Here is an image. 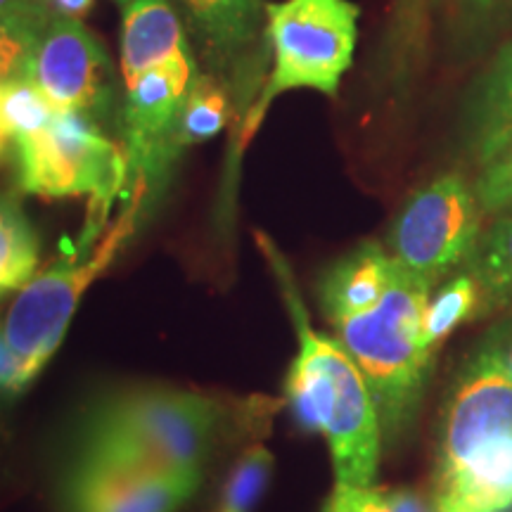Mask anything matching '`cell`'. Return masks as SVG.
Segmentation results:
<instances>
[{
  "label": "cell",
  "instance_id": "cell-30",
  "mask_svg": "<svg viewBox=\"0 0 512 512\" xmlns=\"http://www.w3.org/2000/svg\"><path fill=\"white\" fill-rule=\"evenodd\" d=\"M434 512H484V510H475V508H467V505H458V503L434 501Z\"/></svg>",
  "mask_w": 512,
  "mask_h": 512
},
{
  "label": "cell",
  "instance_id": "cell-20",
  "mask_svg": "<svg viewBox=\"0 0 512 512\" xmlns=\"http://www.w3.org/2000/svg\"><path fill=\"white\" fill-rule=\"evenodd\" d=\"M273 475V453L254 444L238 458L223 486L219 512H254Z\"/></svg>",
  "mask_w": 512,
  "mask_h": 512
},
{
  "label": "cell",
  "instance_id": "cell-11",
  "mask_svg": "<svg viewBox=\"0 0 512 512\" xmlns=\"http://www.w3.org/2000/svg\"><path fill=\"white\" fill-rule=\"evenodd\" d=\"M112 64L81 19L53 17L38 34L27 79L57 112L88 114L105 100Z\"/></svg>",
  "mask_w": 512,
  "mask_h": 512
},
{
  "label": "cell",
  "instance_id": "cell-27",
  "mask_svg": "<svg viewBox=\"0 0 512 512\" xmlns=\"http://www.w3.org/2000/svg\"><path fill=\"white\" fill-rule=\"evenodd\" d=\"M512 0H458L460 15H463L465 22H486V19L496 17L498 12L508 10Z\"/></svg>",
  "mask_w": 512,
  "mask_h": 512
},
{
  "label": "cell",
  "instance_id": "cell-31",
  "mask_svg": "<svg viewBox=\"0 0 512 512\" xmlns=\"http://www.w3.org/2000/svg\"><path fill=\"white\" fill-rule=\"evenodd\" d=\"M10 140H12V136L8 131V124H5V119H3V107H0V159H3L5 150H8Z\"/></svg>",
  "mask_w": 512,
  "mask_h": 512
},
{
  "label": "cell",
  "instance_id": "cell-12",
  "mask_svg": "<svg viewBox=\"0 0 512 512\" xmlns=\"http://www.w3.org/2000/svg\"><path fill=\"white\" fill-rule=\"evenodd\" d=\"M467 145L482 169L512 147V41L498 50L472 91Z\"/></svg>",
  "mask_w": 512,
  "mask_h": 512
},
{
  "label": "cell",
  "instance_id": "cell-19",
  "mask_svg": "<svg viewBox=\"0 0 512 512\" xmlns=\"http://www.w3.org/2000/svg\"><path fill=\"white\" fill-rule=\"evenodd\" d=\"M479 306H484V302L475 275L465 273L446 283L434 297H430V304H427L425 325H422L425 347L432 354H437L444 339L475 316Z\"/></svg>",
  "mask_w": 512,
  "mask_h": 512
},
{
  "label": "cell",
  "instance_id": "cell-24",
  "mask_svg": "<svg viewBox=\"0 0 512 512\" xmlns=\"http://www.w3.org/2000/svg\"><path fill=\"white\" fill-rule=\"evenodd\" d=\"M475 192L484 214H503L512 209V147L484 166Z\"/></svg>",
  "mask_w": 512,
  "mask_h": 512
},
{
  "label": "cell",
  "instance_id": "cell-9",
  "mask_svg": "<svg viewBox=\"0 0 512 512\" xmlns=\"http://www.w3.org/2000/svg\"><path fill=\"white\" fill-rule=\"evenodd\" d=\"M195 57L178 53L126 83V169L128 188L150 192L169 169V140L183 100L195 81ZM126 190V192H131Z\"/></svg>",
  "mask_w": 512,
  "mask_h": 512
},
{
  "label": "cell",
  "instance_id": "cell-22",
  "mask_svg": "<svg viewBox=\"0 0 512 512\" xmlns=\"http://www.w3.org/2000/svg\"><path fill=\"white\" fill-rule=\"evenodd\" d=\"M0 107L12 140L46 128L57 112L29 79L0 86Z\"/></svg>",
  "mask_w": 512,
  "mask_h": 512
},
{
  "label": "cell",
  "instance_id": "cell-26",
  "mask_svg": "<svg viewBox=\"0 0 512 512\" xmlns=\"http://www.w3.org/2000/svg\"><path fill=\"white\" fill-rule=\"evenodd\" d=\"M27 387L29 380L24 377V370L19 366L15 351L10 349L8 339L3 335V328H0V389L17 394Z\"/></svg>",
  "mask_w": 512,
  "mask_h": 512
},
{
  "label": "cell",
  "instance_id": "cell-5",
  "mask_svg": "<svg viewBox=\"0 0 512 512\" xmlns=\"http://www.w3.org/2000/svg\"><path fill=\"white\" fill-rule=\"evenodd\" d=\"M145 197L147 190L136 185L128 195V207L112 223L98 247L83 256H64L60 261H53L43 271H36L34 278L17 290L15 302L0 328L29 384L60 349L83 294L93 285V280H98L110 268L128 238L136 233L140 214L145 209Z\"/></svg>",
  "mask_w": 512,
  "mask_h": 512
},
{
  "label": "cell",
  "instance_id": "cell-21",
  "mask_svg": "<svg viewBox=\"0 0 512 512\" xmlns=\"http://www.w3.org/2000/svg\"><path fill=\"white\" fill-rule=\"evenodd\" d=\"M323 512H425V503L411 489L335 484Z\"/></svg>",
  "mask_w": 512,
  "mask_h": 512
},
{
  "label": "cell",
  "instance_id": "cell-18",
  "mask_svg": "<svg viewBox=\"0 0 512 512\" xmlns=\"http://www.w3.org/2000/svg\"><path fill=\"white\" fill-rule=\"evenodd\" d=\"M470 273L477 278L486 309L512 304V211L479 240Z\"/></svg>",
  "mask_w": 512,
  "mask_h": 512
},
{
  "label": "cell",
  "instance_id": "cell-25",
  "mask_svg": "<svg viewBox=\"0 0 512 512\" xmlns=\"http://www.w3.org/2000/svg\"><path fill=\"white\" fill-rule=\"evenodd\" d=\"M0 17H8L41 34L55 12L50 8V0H0Z\"/></svg>",
  "mask_w": 512,
  "mask_h": 512
},
{
  "label": "cell",
  "instance_id": "cell-4",
  "mask_svg": "<svg viewBox=\"0 0 512 512\" xmlns=\"http://www.w3.org/2000/svg\"><path fill=\"white\" fill-rule=\"evenodd\" d=\"M221 425V403L209 396L176 387H136L93 406L83 420L81 451L202 477Z\"/></svg>",
  "mask_w": 512,
  "mask_h": 512
},
{
  "label": "cell",
  "instance_id": "cell-29",
  "mask_svg": "<svg viewBox=\"0 0 512 512\" xmlns=\"http://www.w3.org/2000/svg\"><path fill=\"white\" fill-rule=\"evenodd\" d=\"M95 0H50V8H53L55 17H69V19H81L93 10Z\"/></svg>",
  "mask_w": 512,
  "mask_h": 512
},
{
  "label": "cell",
  "instance_id": "cell-32",
  "mask_svg": "<svg viewBox=\"0 0 512 512\" xmlns=\"http://www.w3.org/2000/svg\"><path fill=\"white\" fill-rule=\"evenodd\" d=\"M117 3H119V5H124V8H126V5L131 3V0H117Z\"/></svg>",
  "mask_w": 512,
  "mask_h": 512
},
{
  "label": "cell",
  "instance_id": "cell-23",
  "mask_svg": "<svg viewBox=\"0 0 512 512\" xmlns=\"http://www.w3.org/2000/svg\"><path fill=\"white\" fill-rule=\"evenodd\" d=\"M38 31L0 17V86L27 79Z\"/></svg>",
  "mask_w": 512,
  "mask_h": 512
},
{
  "label": "cell",
  "instance_id": "cell-8",
  "mask_svg": "<svg viewBox=\"0 0 512 512\" xmlns=\"http://www.w3.org/2000/svg\"><path fill=\"white\" fill-rule=\"evenodd\" d=\"M477 192L460 174H446L403 204L389 230V254L434 285L472 259L482 240Z\"/></svg>",
  "mask_w": 512,
  "mask_h": 512
},
{
  "label": "cell",
  "instance_id": "cell-10",
  "mask_svg": "<svg viewBox=\"0 0 512 512\" xmlns=\"http://www.w3.org/2000/svg\"><path fill=\"white\" fill-rule=\"evenodd\" d=\"M202 477L81 451L64 484L69 512H178Z\"/></svg>",
  "mask_w": 512,
  "mask_h": 512
},
{
  "label": "cell",
  "instance_id": "cell-2",
  "mask_svg": "<svg viewBox=\"0 0 512 512\" xmlns=\"http://www.w3.org/2000/svg\"><path fill=\"white\" fill-rule=\"evenodd\" d=\"M510 349L486 337L460 366L441 415L434 501L484 512L512 508Z\"/></svg>",
  "mask_w": 512,
  "mask_h": 512
},
{
  "label": "cell",
  "instance_id": "cell-15",
  "mask_svg": "<svg viewBox=\"0 0 512 512\" xmlns=\"http://www.w3.org/2000/svg\"><path fill=\"white\" fill-rule=\"evenodd\" d=\"M211 60H235L252 48L266 17L264 0H176Z\"/></svg>",
  "mask_w": 512,
  "mask_h": 512
},
{
  "label": "cell",
  "instance_id": "cell-17",
  "mask_svg": "<svg viewBox=\"0 0 512 512\" xmlns=\"http://www.w3.org/2000/svg\"><path fill=\"white\" fill-rule=\"evenodd\" d=\"M38 271V238L15 197H0V294L19 290Z\"/></svg>",
  "mask_w": 512,
  "mask_h": 512
},
{
  "label": "cell",
  "instance_id": "cell-14",
  "mask_svg": "<svg viewBox=\"0 0 512 512\" xmlns=\"http://www.w3.org/2000/svg\"><path fill=\"white\" fill-rule=\"evenodd\" d=\"M190 50L181 19L171 0H131L121 24V74L136 81L178 53Z\"/></svg>",
  "mask_w": 512,
  "mask_h": 512
},
{
  "label": "cell",
  "instance_id": "cell-13",
  "mask_svg": "<svg viewBox=\"0 0 512 512\" xmlns=\"http://www.w3.org/2000/svg\"><path fill=\"white\" fill-rule=\"evenodd\" d=\"M396 268V259L380 242H363L335 261L320 278V306L328 320L366 311L380 302Z\"/></svg>",
  "mask_w": 512,
  "mask_h": 512
},
{
  "label": "cell",
  "instance_id": "cell-33",
  "mask_svg": "<svg viewBox=\"0 0 512 512\" xmlns=\"http://www.w3.org/2000/svg\"><path fill=\"white\" fill-rule=\"evenodd\" d=\"M508 361H510V370H512V349H510V354H508Z\"/></svg>",
  "mask_w": 512,
  "mask_h": 512
},
{
  "label": "cell",
  "instance_id": "cell-28",
  "mask_svg": "<svg viewBox=\"0 0 512 512\" xmlns=\"http://www.w3.org/2000/svg\"><path fill=\"white\" fill-rule=\"evenodd\" d=\"M439 3L441 0H401V24H406V29L415 34L427 12Z\"/></svg>",
  "mask_w": 512,
  "mask_h": 512
},
{
  "label": "cell",
  "instance_id": "cell-16",
  "mask_svg": "<svg viewBox=\"0 0 512 512\" xmlns=\"http://www.w3.org/2000/svg\"><path fill=\"white\" fill-rule=\"evenodd\" d=\"M230 114L228 93L209 74H197L192 81L188 95H185L181 114H178L174 133L169 140V157L171 162L181 155V150L190 145L204 143L214 138L216 133L226 126Z\"/></svg>",
  "mask_w": 512,
  "mask_h": 512
},
{
  "label": "cell",
  "instance_id": "cell-1",
  "mask_svg": "<svg viewBox=\"0 0 512 512\" xmlns=\"http://www.w3.org/2000/svg\"><path fill=\"white\" fill-rule=\"evenodd\" d=\"M259 240L273 271L278 273L299 339V354L294 356L285 380V396L294 418L328 441L337 484H375L384 439L366 377L339 339L311 328L309 313L285 259L264 235H259Z\"/></svg>",
  "mask_w": 512,
  "mask_h": 512
},
{
  "label": "cell",
  "instance_id": "cell-7",
  "mask_svg": "<svg viewBox=\"0 0 512 512\" xmlns=\"http://www.w3.org/2000/svg\"><path fill=\"white\" fill-rule=\"evenodd\" d=\"M358 5L349 0H285L266 5V34L275 67L264 102L275 95L311 88L337 95L358 41Z\"/></svg>",
  "mask_w": 512,
  "mask_h": 512
},
{
  "label": "cell",
  "instance_id": "cell-3",
  "mask_svg": "<svg viewBox=\"0 0 512 512\" xmlns=\"http://www.w3.org/2000/svg\"><path fill=\"white\" fill-rule=\"evenodd\" d=\"M430 297L432 285L396 261L380 302L332 320L337 339L373 392L382 439L389 446L413 425L434 366V354L422 337Z\"/></svg>",
  "mask_w": 512,
  "mask_h": 512
},
{
  "label": "cell",
  "instance_id": "cell-6",
  "mask_svg": "<svg viewBox=\"0 0 512 512\" xmlns=\"http://www.w3.org/2000/svg\"><path fill=\"white\" fill-rule=\"evenodd\" d=\"M15 145L19 188L46 200L91 197L86 238H95L114 197L128 188L126 152L81 112H55L46 128L17 138Z\"/></svg>",
  "mask_w": 512,
  "mask_h": 512
}]
</instances>
